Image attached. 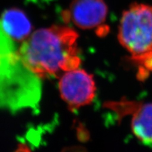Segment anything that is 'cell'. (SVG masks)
<instances>
[{"label":"cell","instance_id":"obj_1","mask_svg":"<svg viewBox=\"0 0 152 152\" xmlns=\"http://www.w3.org/2000/svg\"><path fill=\"white\" fill-rule=\"evenodd\" d=\"M77 38L75 30L66 26L42 28L23 42L18 54L39 78L61 77L80 66Z\"/></svg>","mask_w":152,"mask_h":152},{"label":"cell","instance_id":"obj_2","mask_svg":"<svg viewBox=\"0 0 152 152\" xmlns=\"http://www.w3.org/2000/svg\"><path fill=\"white\" fill-rule=\"evenodd\" d=\"M42 92L41 79L25 66L0 24V110L37 109Z\"/></svg>","mask_w":152,"mask_h":152},{"label":"cell","instance_id":"obj_3","mask_svg":"<svg viewBox=\"0 0 152 152\" xmlns=\"http://www.w3.org/2000/svg\"><path fill=\"white\" fill-rule=\"evenodd\" d=\"M118 37L142 75L152 71V6L134 4L125 11Z\"/></svg>","mask_w":152,"mask_h":152},{"label":"cell","instance_id":"obj_4","mask_svg":"<svg viewBox=\"0 0 152 152\" xmlns=\"http://www.w3.org/2000/svg\"><path fill=\"white\" fill-rule=\"evenodd\" d=\"M58 89L62 99L71 111L90 104L96 95L93 76L79 68L63 74Z\"/></svg>","mask_w":152,"mask_h":152},{"label":"cell","instance_id":"obj_5","mask_svg":"<svg viewBox=\"0 0 152 152\" xmlns=\"http://www.w3.org/2000/svg\"><path fill=\"white\" fill-rule=\"evenodd\" d=\"M68 12L76 26L92 29L105 21L108 9L104 0H73Z\"/></svg>","mask_w":152,"mask_h":152},{"label":"cell","instance_id":"obj_6","mask_svg":"<svg viewBox=\"0 0 152 152\" xmlns=\"http://www.w3.org/2000/svg\"><path fill=\"white\" fill-rule=\"evenodd\" d=\"M132 115L131 128L133 134L145 145L152 147V103L125 102Z\"/></svg>","mask_w":152,"mask_h":152},{"label":"cell","instance_id":"obj_7","mask_svg":"<svg viewBox=\"0 0 152 152\" xmlns=\"http://www.w3.org/2000/svg\"><path fill=\"white\" fill-rule=\"evenodd\" d=\"M0 24L4 33L12 40L24 42L31 33V23L26 14L20 9H7L1 15Z\"/></svg>","mask_w":152,"mask_h":152},{"label":"cell","instance_id":"obj_8","mask_svg":"<svg viewBox=\"0 0 152 152\" xmlns=\"http://www.w3.org/2000/svg\"><path fill=\"white\" fill-rule=\"evenodd\" d=\"M17 152H28V151L26 148H20Z\"/></svg>","mask_w":152,"mask_h":152}]
</instances>
